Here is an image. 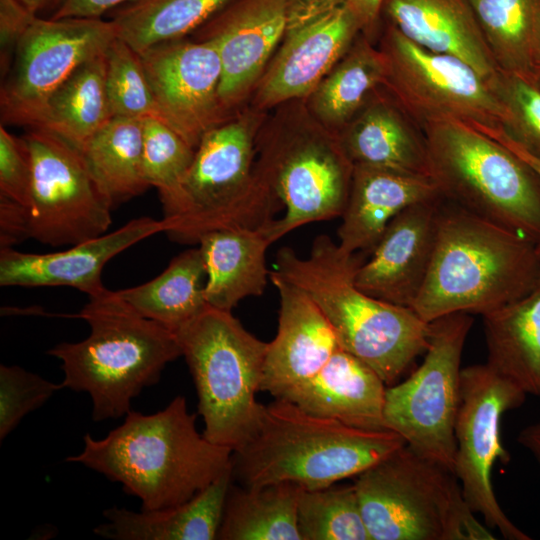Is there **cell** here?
Here are the masks:
<instances>
[{
  "label": "cell",
  "mask_w": 540,
  "mask_h": 540,
  "mask_svg": "<svg viewBox=\"0 0 540 540\" xmlns=\"http://www.w3.org/2000/svg\"><path fill=\"white\" fill-rule=\"evenodd\" d=\"M184 396L162 410H130L107 436H84L83 450L66 458L82 464L141 500L142 510L182 504L232 466L233 451L199 433Z\"/></svg>",
  "instance_id": "cell-1"
},
{
  "label": "cell",
  "mask_w": 540,
  "mask_h": 540,
  "mask_svg": "<svg viewBox=\"0 0 540 540\" xmlns=\"http://www.w3.org/2000/svg\"><path fill=\"white\" fill-rule=\"evenodd\" d=\"M363 254L344 251L328 235L315 237L308 257L281 248L277 276L305 292L331 324L339 346L395 384L429 345L430 323L410 307L375 298L355 283Z\"/></svg>",
  "instance_id": "cell-2"
},
{
  "label": "cell",
  "mask_w": 540,
  "mask_h": 540,
  "mask_svg": "<svg viewBox=\"0 0 540 540\" xmlns=\"http://www.w3.org/2000/svg\"><path fill=\"white\" fill-rule=\"evenodd\" d=\"M539 277L535 243L443 198L431 264L410 308L428 323L484 315L527 294Z\"/></svg>",
  "instance_id": "cell-3"
},
{
  "label": "cell",
  "mask_w": 540,
  "mask_h": 540,
  "mask_svg": "<svg viewBox=\"0 0 540 540\" xmlns=\"http://www.w3.org/2000/svg\"><path fill=\"white\" fill-rule=\"evenodd\" d=\"M75 316L88 323L89 335L47 353L62 362L64 388L90 396L94 421L125 416L131 401L182 356L176 333L137 313L117 291L90 296Z\"/></svg>",
  "instance_id": "cell-4"
},
{
  "label": "cell",
  "mask_w": 540,
  "mask_h": 540,
  "mask_svg": "<svg viewBox=\"0 0 540 540\" xmlns=\"http://www.w3.org/2000/svg\"><path fill=\"white\" fill-rule=\"evenodd\" d=\"M405 444L393 431L354 428L275 398L257 433L233 452L232 475L247 488L293 482L320 489L356 477Z\"/></svg>",
  "instance_id": "cell-5"
},
{
  "label": "cell",
  "mask_w": 540,
  "mask_h": 540,
  "mask_svg": "<svg viewBox=\"0 0 540 540\" xmlns=\"http://www.w3.org/2000/svg\"><path fill=\"white\" fill-rule=\"evenodd\" d=\"M261 113L230 117L202 137L177 192L162 203L171 240L193 245L215 230L262 228L283 208L255 168Z\"/></svg>",
  "instance_id": "cell-6"
},
{
  "label": "cell",
  "mask_w": 540,
  "mask_h": 540,
  "mask_svg": "<svg viewBox=\"0 0 540 540\" xmlns=\"http://www.w3.org/2000/svg\"><path fill=\"white\" fill-rule=\"evenodd\" d=\"M421 128L430 177L445 200L540 244V177L531 167L464 123Z\"/></svg>",
  "instance_id": "cell-7"
},
{
  "label": "cell",
  "mask_w": 540,
  "mask_h": 540,
  "mask_svg": "<svg viewBox=\"0 0 540 540\" xmlns=\"http://www.w3.org/2000/svg\"><path fill=\"white\" fill-rule=\"evenodd\" d=\"M371 540H494L445 465L405 444L356 476Z\"/></svg>",
  "instance_id": "cell-8"
},
{
  "label": "cell",
  "mask_w": 540,
  "mask_h": 540,
  "mask_svg": "<svg viewBox=\"0 0 540 540\" xmlns=\"http://www.w3.org/2000/svg\"><path fill=\"white\" fill-rule=\"evenodd\" d=\"M192 375L203 436L233 452L258 431L257 402L268 342L247 331L231 311L207 306L176 332Z\"/></svg>",
  "instance_id": "cell-9"
},
{
  "label": "cell",
  "mask_w": 540,
  "mask_h": 540,
  "mask_svg": "<svg viewBox=\"0 0 540 540\" xmlns=\"http://www.w3.org/2000/svg\"><path fill=\"white\" fill-rule=\"evenodd\" d=\"M256 171L285 212L263 227L272 243L308 223L341 217L353 164L337 133L307 110L295 126H280L257 137Z\"/></svg>",
  "instance_id": "cell-10"
},
{
  "label": "cell",
  "mask_w": 540,
  "mask_h": 540,
  "mask_svg": "<svg viewBox=\"0 0 540 540\" xmlns=\"http://www.w3.org/2000/svg\"><path fill=\"white\" fill-rule=\"evenodd\" d=\"M473 319L454 313L430 323L423 363L403 382L387 386L384 422L419 454L453 471L461 356Z\"/></svg>",
  "instance_id": "cell-11"
},
{
  "label": "cell",
  "mask_w": 540,
  "mask_h": 540,
  "mask_svg": "<svg viewBox=\"0 0 540 540\" xmlns=\"http://www.w3.org/2000/svg\"><path fill=\"white\" fill-rule=\"evenodd\" d=\"M380 49L387 63L384 86L421 127L457 121L506 128L508 113L492 85L461 59L425 49L391 24Z\"/></svg>",
  "instance_id": "cell-12"
},
{
  "label": "cell",
  "mask_w": 540,
  "mask_h": 540,
  "mask_svg": "<svg viewBox=\"0 0 540 540\" xmlns=\"http://www.w3.org/2000/svg\"><path fill=\"white\" fill-rule=\"evenodd\" d=\"M24 138L32 158L29 238L58 247L106 233L113 208L90 174L80 150L41 128H32Z\"/></svg>",
  "instance_id": "cell-13"
},
{
  "label": "cell",
  "mask_w": 540,
  "mask_h": 540,
  "mask_svg": "<svg viewBox=\"0 0 540 540\" xmlns=\"http://www.w3.org/2000/svg\"><path fill=\"white\" fill-rule=\"evenodd\" d=\"M525 395L487 363L461 370L453 472L470 509L508 540H530L531 537L500 507L493 491L491 472L498 459L502 462L510 459L500 442L501 417L507 410L519 407Z\"/></svg>",
  "instance_id": "cell-14"
},
{
  "label": "cell",
  "mask_w": 540,
  "mask_h": 540,
  "mask_svg": "<svg viewBox=\"0 0 540 540\" xmlns=\"http://www.w3.org/2000/svg\"><path fill=\"white\" fill-rule=\"evenodd\" d=\"M116 37L111 20L36 17L2 80V125L34 127L54 91L84 62L105 53Z\"/></svg>",
  "instance_id": "cell-15"
},
{
  "label": "cell",
  "mask_w": 540,
  "mask_h": 540,
  "mask_svg": "<svg viewBox=\"0 0 540 540\" xmlns=\"http://www.w3.org/2000/svg\"><path fill=\"white\" fill-rule=\"evenodd\" d=\"M359 33L345 0H289L282 45L254 89L253 109L307 99Z\"/></svg>",
  "instance_id": "cell-16"
},
{
  "label": "cell",
  "mask_w": 540,
  "mask_h": 540,
  "mask_svg": "<svg viewBox=\"0 0 540 540\" xmlns=\"http://www.w3.org/2000/svg\"><path fill=\"white\" fill-rule=\"evenodd\" d=\"M157 104L159 120L194 149L230 118L219 97L222 68L215 45L184 38L138 53Z\"/></svg>",
  "instance_id": "cell-17"
},
{
  "label": "cell",
  "mask_w": 540,
  "mask_h": 540,
  "mask_svg": "<svg viewBox=\"0 0 540 540\" xmlns=\"http://www.w3.org/2000/svg\"><path fill=\"white\" fill-rule=\"evenodd\" d=\"M289 0H233L195 32L221 61L219 97L230 114L253 92L286 32Z\"/></svg>",
  "instance_id": "cell-18"
},
{
  "label": "cell",
  "mask_w": 540,
  "mask_h": 540,
  "mask_svg": "<svg viewBox=\"0 0 540 540\" xmlns=\"http://www.w3.org/2000/svg\"><path fill=\"white\" fill-rule=\"evenodd\" d=\"M443 197L412 204L386 227L355 283L388 303L411 307L426 279L433 257Z\"/></svg>",
  "instance_id": "cell-19"
},
{
  "label": "cell",
  "mask_w": 540,
  "mask_h": 540,
  "mask_svg": "<svg viewBox=\"0 0 540 540\" xmlns=\"http://www.w3.org/2000/svg\"><path fill=\"white\" fill-rule=\"evenodd\" d=\"M165 231V223L150 217L133 219L117 230L44 253H24L13 247L0 248V285L3 287L67 286L88 296L107 288L102 283L104 266L135 243Z\"/></svg>",
  "instance_id": "cell-20"
},
{
  "label": "cell",
  "mask_w": 540,
  "mask_h": 540,
  "mask_svg": "<svg viewBox=\"0 0 540 540\" xmlns=\"http://www.w3.org/2000/svg\"><path fill=\"white\" fill-rule=\"evenodd\" d=\"M278 290V329L267 344L260 392L281 398L313 377L340 347L317 304L301 289L270 271Z\"/></svg>",
  "instance_id": "cell-21"
},
{
  "label": "cell",
  "mask_w": 540,
  "mask_h": 540,
  "mask_svg": "<svg viewBox=\"0 0 540 540\" xmlns=\"http://www.w3.org/2000/svg\"><path fill=\"white\" fill-rule=\"evenodd\" d=\"M386 386L371 367L339 347L313 377L280 399L354 428L382 431Z\"/></svg>",
  "instance_id": "cell-22"
},
{
  "label": "cell",
  "mask_w": 540,
  "mask_h": 540,
  "mask_svg": "<svg viewBox=\"0 0 540 540\" xmlns=\"http://www.w3.org/2000/svg\"><path fill=\"white\" fill-rule=\"evenodd\" d=\"M439 197L442 195L429 177L354 165L338 244L349 253H371L397 214L412 204Z\"/></svg>",
  "instance_id": "cell-23"
},
{
  "label": "cell",
  "mask_w": 540,
  "mask_h": 540,
  "mask_svg": "<svg viewBox=\"0 0 540 540\" xmlns=\"http://www.w3.org/2000/svg\"><path fill=\"white\" fill-rule=\"evenodd\" d=\"M383 12L417 45L461 59L487 81L497 74L470 0H384Z\"/></svg>",
  "instance_id": "cell-24"
},
{
  "label": "cell",
  "mask_w": 540,
  "mask_h": 540,
  "mask_svg": "<svg viewBox=\"0 0 540 540\" xmlns=\"http://www.w3.org/2000/svg\"><path fill=\"white\" fill-rule=\"evenodd\" d=\"M408 118L392 96L372 93L337 136L353 166L431 178L423 133L419 134Z\"/></svg>",
  "instance_id": "cell-25"
},
{
  "label": "cell",
  "mask_w": 540,
  "mask_h": 540,
  "mask_svg": "<svg viewBox=\"0 0 540 540\" xmlns=\"http://www.w3.org/2000/svg\"><path fill=\"white\" fill-rule=\"evenodd\" d=\"M232 466L188 501L167 508L135 512L113 506L107 522L94 533L114 540H213L221 526Z\"/></svg>",
  "instance_id": "cell-26"
},
{
  "label": "cell",
  "mask_w": 540,
  "mask_h": 540,
  "mask_svg": "<svg viewBox=\"0 0 540 540\" xmlns=\"http://www.w3.org/2000/svg\"><path fill=\"white\" fill-rule=\"evenodd\" d=\"M271 244L263 227L225 228L202 236L197 245L205 264L207 304L231 311L242 299L262 295L270 274L266 251Z\"/></svg>",
  "instance_id": "cell-27"
},
{
  "label": "cell",
  "mask_w": 540,
  "mask_h": 540,
  "mask_svg": "<svg viewBox=\"0 0 540 540\" xmlns=\"http://www.w3.org/2000/svg\"><path fill=\"white\" fill-rule=\"evenodd\" d=\"M482 316L487 364L524 393L540 396V277L527 294Z\"/></svg>",
  "instance_id": "cell-28"
},
{
  "label": "cell",
  "mask_w": 540,
  "mask_h": 540,
  "mask_svg": "<svg viewBox=\"0 0 540 540\" xmlns=\"http://www.w3.org/2000/svg\"><path fill=\"white\" fill-rule=\"evenodd\" d=\"M386 74L384 53L363 35L353 42L307 98V110L317 122L337 133L369 96L379 86H384Z\"/></svg>",
  "instance_id": "cell-29"
},
{
  "label": "cell",
  "mask_w": 540,
  "mask_h": 540,
  "mask_svg": "<svg viewBox=\"0 0 540 540\" xmlns=\"http://www.w3.org/2000/svg\"><path fill=\"white\" fill-rule=\"evenodd\" d=\"M78 149L113 209L150 187L143 171V119L112 117Z\"/></svg>",
  "instance_id": "cell-30"
},
{
  "label": "cell",
  "mask_w": 540,
  "mask_h": 540,
  "mask_svg": "<svg viewBox=\"0 0 540 540\" xmlns=\"http://www.w3.org/2000/svg\"><path fill=\"white\" fill-rule=\"evenodd\" d=\"M206 270L199 247L176 255L152 280L117 291L137 313L176 332L207 306Z\"/></svg>",
  "instance_id": "cell-31"
},
{
  "label": "cell",
  "mask_w": 540,
  "mask_h": 540,
  "mask_svg": "<svg viewBox=\"0 0 540 540\" xmlns=\"http://www.w3.org/2000/svg\"><path fill=\"white\" fill-rule=\"evenodd\" d=\"M302 491L293 482L258 488L231 484L217 539L302 540L297 522Z\"/></svg>",
  "instance_id": "cell-32"
},
{
  "label": "cell",
  "mask_w": 540,
  "mask_h": 540,
  "mask_svg": "<svg viewBox=\"0 0 540 540\" xmlns=\"http://www.w3.org/2000/svg\"><path fill=\"white\" fill-rule=\"evenodd\" d=\"M105 53L80 65L47 100L32 128L55 133L77 148L111 118Z\"/></svg>",
  "instance_id": "cell-33"
},
{
  "label": "cell",
  "mask_w": 540,
  "mask_h": 540,
  "mask_svg": "<svg viewBox=\"0 0 540 540\" xmlns=\"http://www.w3.org/2000/svg\"><path fill=\"white\" fill-rule=\"evenodd\" d=\"M499 70L531 79L540 52V0H470Z\"/></svg>",
  "instance_id": "cell-34"
},
{
  "label": "cell",
  "mask_w": 540,
  "mask_h": 540,
  "mask_svg": "<svg viewBox=\"0 0 540 540\" xmlns=\"http://www.w3.org/2000/svg\"><path fill=\"white\" fill-rule=\"evenodd\" d=\"M233 0H133L111 21L117 37L137 53L195 32Z\"/></svg>",
  "instance_id": "cell-35"
},
{
  "label": "cell",
  "mask_w": 540,
  "mask_h": 540,
  "mask_svg": "<svg viewBox=\"0 0 540 540\" xmlns=\"http://www.w3.org/2000/svg\"><path fill=\"white\" fill-rule=\"evenodd\" d=\"M297 522L302 540H371L354 484L303 489Z\"/></svg>",
  "instance_id": "cell-36"
},
{
  "label": "cell",
  "mask_w": 540,
  "mask_h": 540,
  "mask_svg": "<svg viewBox=\"0 0 540 540\" xmlns=\"http://www.w3.org/2000/svg\"><path fill=\"white\" fill-rule=\"evenodd\" d=\"M105 59V86L112 117L159 119L139 54L116 37L105 52Z\"/></svg>",
  "instance_id": "cell-37"
},
{
  "label": "cell",
  "mask_w": 540,
  "mask_h": 540,
  "mask_svg": "<svg viewBox=\"0 0 540 540\" xmlns=\"http://www.w3.org/2000/svg\"><path fill=\"white\" fill-rule=\"evenodd\" d=\"M195 149L157 118L143 119V171L161 203L177 192L194 159Z\"/></svg>",
  "instance_id": "cell-38"
},
{
  "label": "cell",
  "mask_w": 540,
  "mask_h": 540,
  "mask_svg": "<svg viewBox=\"0 0 540 540\" xmlns=\"http://www.w3.org/2000/svg\"><path fill=\"white\" fill-rule=\"evenodd\" d=\"M489 82L507 110L505 130L540 158V88L527 77L501 70Z\"/></svg>",
  "instance_id": "cell-39"
},
{
  "label": "cell",
  "mask_w": 540,
  "mask_h": 540,
  "mask_svg": "<svg viewBox=\"0 0 540 540\" xmlns=\"http://www.w3.org/2000/svg\"><path fill=\"white\" fill-rule=\"evenodd\" d=\"M62 383H54L19 366H0V440L30 412L41 407Z\"/></svg>",
  "instance_id": "cell-40"
},
{
  "label": "cell",
  "mask_w": 540,
  "mask_h": 540,
  "mask_svg": "<svg viewBox=\"0 0 540 540\" xmlns=\"http://www.w3.org/2000/svg\"><path fill=\"white\" fill-rule=\"evenodd\" d=\"M32 185V158L24 138L0 126V195L29 206Z\"/></svg>",
  "instance_id": "cell-41"
},
{
  "label": "cell",
  "mask_w": 540,
  "mask_h": 540,
  "mask_svg": "<svg viewBox=\"0 0 540 540\" xmlns=\"http://www.w3.org/2000/svg\"><path fill=\"white\" fill-rule=\"evenodd\" d=\"M20 0H0V73L8 75L17 47L36 18Z\"/></svg>",
  "instance_id": "cell-42"
},
{
  "label": "cell",
  "mask_w": 540,
  "mask_h": 540,
  "mask_svg": "<svg viewBox=\"0 0 540 540\" xmlns=\"http://www.w3.org/2000/svg\"><path fill=\"white\" fill-rule=\"evenodd\" d=\"M27 238L28 208L0 195V248L13 247Z\"/></svg>",
  "instance_id": "cell-43"
},
{
  "label": "cell",
  "mask_w": 540,
  "mask_h": 540,
  "mask_svg": "<svg viewBox=\"0 0 540 540\" xmlns=\"http://www.w3.org/2000/svg\"><path fill=\"white\" fill-rule=\"evenodd\" d=\"M133 0H60L50 18H101L106 12Z\"/></svg>",
  "instance_id": "cell-44"
},
{
  "label": "cell",
  "mask_w": 540,
  "mask_h": 540,
  "mask_svg": "<svg viewBox=\"0 0 540 540\" xmlns=\"http://www.w3.org/2000/svg\"><path fill=\"white\" fill-rule=\"evenodd\" d=\"M384 0H345L349 11L355 17L361 33L370 39L382 14Z\"/></svg>",
  "instance_id": "cell-45"
},
{
  "label": "cell",
  "mask_w": 540,
  "mask_h": 540,
  "mask_svg": "<svg viewBox=\"0 0 540 540\" xmlns=\"http://www.w3.org/2000/svg\"><path fill=\"white\" fill-rule=\"evenodd\" d=\"M478 131L497 141L531 167L540 177V158L515 140L503 127H482ZM540 256V244L537 245Z\"/></svg>",
  "instance_id": "cell-46"
},
{
  "label": "cell",
  "mask_w": 540,
  "mask_h": 540,
  "mask_svg": "<svg viewBox=\"0 0 540 540\" xmlns=\"http://www.w3.org/2000/svg\"><path fill=\"white\" fill-rule=\"evenodd\" d=\"M518 442L530 451L540 466V421L524 428Z\"/></svg>",
  "instance_id": "cell-47"
},
{
  "label": "cell",
  "mask_w": 540,
  "mask_h": 540,
  "mask_svg": "<svg viewBox=\"0 0 540 540\" xmlns=\"http://www.w3.org/2000/svg\"><path fill=\"white\" fill-rule=\"evenodd\" d=\"M31 12L37 14L52 5H58L60 0H20Z\"/></svg>",
  "instance_id": "cell-48"
},
{
  "label": "cell",
  "mask_w": 540,
  "mask_h": 540,
  "mask_svg": "<svg viewBox=\"0 0 540 540\" xmlns=\"http://www.w3.org/2000/svg\"><path fill=\"white\" fill-rule=\"evenodd\" d=\"M531 80L540 88V52L532 70Z\"/></svg>",
  "instance_id": "cell-49"
}]
</instances>
